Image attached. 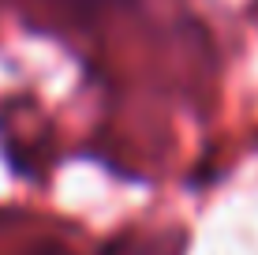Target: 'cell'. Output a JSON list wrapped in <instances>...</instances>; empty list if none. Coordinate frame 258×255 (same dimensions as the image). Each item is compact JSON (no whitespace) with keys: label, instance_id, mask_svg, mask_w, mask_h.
<instances>
[{"label":"cell","instance_id":"cell-1","mask_svg":"<svg viewBox=\"0 0 258 255\" xmlns=\"http://www.w3.org/2000/svg\"><path fill=\"white\" fill-rule=\"evenodd\" d=\"M49 4L64 8L71 15H101V12H109V8L123 4V0H49Z\"/></svg>","mask_w":258,"mask_h":255}]
</instances>
